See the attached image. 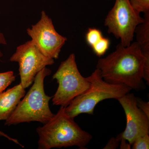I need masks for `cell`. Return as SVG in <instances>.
<instances>
[{"mask_svg": "<svg viewBox=\"0 0 149 149\" xmlns=\"http://www.w3.org/2000/svg\"><path fill=\"white\" fill-rule=\"evenodd\" d=\"M149 63L136 42L125 47L119 43L115 51L99 59L96 67L103 79L112 84H122L136 92L146 89L143 80L145 62Z\"/></svg>", "mask_w": 149, "mask_h": 149, "instance_id": "cell-1", "label": "cell"}, {"mask_svg": "<svg viewBox=\"0 0 149 149\" xmlns=\"http://www.w3.org/2000/svg\"><path fill=\"white\" fill-rule=\"evenodd\" d=\"M65 107L61 106L50 120L37 128L39 137L38 149L72 146L83 148L92 140V135L83 130L66 114Z\"/></svg>", "mask_w": 149, "mask_h": 149, "instance_id": "cell-2", "label": "cell"}, {"mask_svg": "<svg viewBox=\"0 0 149 149\" xmlns=\"http://www.w3.org/2000/svg\"><path fill=\"white\" fill-rule=\"evenodd\" d=\"M51 72L50 70L45 67L37 73L32 87L10 117L5 120V125L10 126L32 121L45 124L53 117L54 114L49 106L52 97L46 95L44 88L45 78Z\"/></svg>", "mask_w": 149, "mask_h": 149, "instance_id": "cell-3", "label": "cell"}, {"mask_svg": "<svg viewBox=\"0 0 149 149\" xmlns=\"http://www.w3.org/2000/svg\"><path fill=\"white\" fill-rule=\"evenodd\" d=\"M86 78L90 82L89 88L65 107L66 114L73 119L82 113L93 115L100 102L107 99L118 100L132 90L125 85L108 83L103 79L97 68Z\"/></svg>", "mask_w": 149, "mask_h": 149, "instance_id": "cell-4", "label": "cell"}, {"mask_svg": "<svg viewBox=\"0 0 149 149\" xmlns=\"http://www.w3.org/2000/svg\"><path fill=\"white\" fill-rule=\"evenodd\" d=\"M52 78L58 84L52 100L54 105L66 107L72 100L85 92L90 85L86 77L80 73L74 54H70L62 62Z\"/></svg>", "mask_w": 149, "mask_h": 149, "instance_id": "cell-5", "label": "cell"}, {"mask_svg": "<svg viewBox=\"0 0 149 149\" xmlns=\"http://www.w3.org/2000/svg\"><path fill=\"white\" fill-rule=\"evenodd\" d=\"M143 21L144 17L133 8L129 0H116L106 17L104 25L108 33L127 47L133 42L136 28Z\"/></svg>", "mask_w": 149, "mask_h": 149, "instance_id": "cell-6", "label": "cell"}, {"mask_svg": "<svg viewBox=\"0 0 149 149\" xmlns=\"http://www.w3.org/2000/svg\"><path fill=\"white\" fill-rule=\"evenodd\" d=\"M10 60L18 63L20 83L24 89L32 85L38 72L54 63V59L44 55L32 40L17 47Z\"/></svg>", "mask_w": 149, "mask_h": 149, "instance_id": "cell-7", "label": "cell"}, {"mask_svg": "<svg viewBox=\"0 0 149 149\" xmlns=\"http://www.w3.org/2000/svg\"><path fill=\"white\" fill-rule=\"evenodd\" d=\"M27 33L44 55L54 59L58 58L61 48L67 40L56 32L52 19L44 11L37 23L27 29Z\"/></svg>", "mask_w": 149, "mask_h": 149, "instance_id": "cell-8", "label": "cell"}, {"mask_svg": "<svg viewBox=\"0 0 149 149\" xmlns=\"http://www.w3.org/2000/svg\"><path fill=\"white\" fill-rule=\"evenodd\" d=\"M125 112L126 125L123 132L118 135L132 145L137 138L149 134V118L139 108L136 103V97L133 93H127L117 100Z\"/></svg>", "mask_w": 149, "mask_h": 149, "instance_id": "cell-9", "label": "cell"}, {"mask_svg": "<svg viewBox=\"0 0 149 149\" xmlns=\"http://www.w3.org/2000/svg\"><path fill=\"white\" fill-rule=\"evenodd\" d=\"M25 93L20 83L0 94V120H6L10 117Z\"/></svg>", "mask_w": 149, "mask_h": 149, "instance_id": "cell-10", "label": "cell"}, {"mask_svg": "<svg viewBox=\"0 0 149 149\" xmlns=\"http://www.w3.org/2000/svg\"><path fill=\"white\" fill-rule=\"evenodd\" d=\"M136 41L146 58H149V13L145 14L144 21L135 31Z\"/></svg>", "mask_w": 149, "mask_h": 149, "instance_id": "cell-11", "label": "cell"}, {"mask_svg": "<svg viewBox=\"0 0 149 149\" xmlns=\"http://www.w3.org/2000/svg\"><path fill=\"white\" fill-rule=\"evenodd\" d=\"M110 40L108 38L103 37L98 42L92 47L93 52L97 56H104L109 48Z\"/></svg>", "mask_w": 149, "mask_h": 149, "instance_id": "cell-12", "label": "cell"}, {"mask_svg": "<svg viewBox=\"0 0 149 149\" xmlns=\"http://www.w3.org/2000/svg\"><path fill=\"white\" fill-rule=\"evenodd\" d=\"M15 80L13 71L0 72V94L3 92Z\"/></svg>", "mask_w": 149, "mask_h": 149, "instance_id": "cell-13", "label": "cell"}, {"mask_svg": "<svg viewBox=\"0 0 149 149\" xmlns=\"http://www.w3.org/2000/svg\"><path fill=\"white\" fill-rule=\"evenodd\" d=\"M103 37L100 29L95 28H89L86 34L87 43L91 47Z\"/></svg>", "mask_w": 149, "mask_h": 149, "instance_id": "cell-14", "label": "cell"}, {"mask_svg": "<svg viewBox=\"0 0 149 149\" xmlns=\"http://www.w3.org/2000/svg\"><path fill=\"white\" fill-rule=\"evenodd\" d=\"M130 5L139 14L149 13V0H129Z\"/></svg>", "mask_w": 149, "mask_h": 149, "instance_id": "cell-15", "label": "cell"}, {"mask_svg": "<svg viewBox=\"0 0 149 149\" xmlns=\"http://www.w3.org/2000/svg\"><path fill=\"white\" fill-rule=\"evenodd\" d=\"M133 149H149V134L137 138L131 145Z\"/></svg>", "mask_w": 149, "mask_h": 149, "instance_id": "cell-16", "label": "cell"}, {"mask_svg": "<svg viewBox=\"0 0 149 149\" xmlns=\"http://www.w3.org/2000/svg\"><path fill=\"white\" fill-rule=\"evenodd\" d=\"M136 103L139 108L149 118V102L144 101L140 98L136 97Z\"/></svg>", "mask_w": 149, "mask_h": 149, "instance_id": "cell-17", "label": "cell"}, {"mask_svg": "<svg viewBox=\"0 0 149 149\" xmlns=\"http://www.w3.org/2000/svg\"><path fill=\"white\" fill-rule=\"evenodd\" d=\"M119 141L116 138L112 137L109 139L107 143L104 147V149H116L119 146Z\"/></svg>", "mask_w": 149, "mask_h": 149, "instance_id": "cell-18", "label": "cell"}, {"mask_svg": "<svg viewBox=\"0 0 149 149\" xmlns=\"http://www.w3.org/2000/svg\"><path fill=\"white\" fill-rule=\"evenodd\" d=\"M119 141L120 144H119L120 149H130L131 148V145L125 139H120Z\"/></svg>", "mask_w": 149, "mask_h": 149, "instance_id": "cell-19", "label": "cell"}, {"mask_svg": "<svg viewBox=\"0 0 149 149\" xmlns=\"http://www.w3.org/2000/svg\"><path fill=\"white\" fill-rule=\"evenodd\" d=\"M0 136H3L5 138H6L8 139L9 141H13L14 143H15L17 145H19V146L22 147V148H24V146H22V145L20 144V143L18 142V141H17L16 139H13V138H11V137L9 136L8 135H7V134H5L4 133H3L2 131H0Z\"/></svg>", "mask_w": 149, "mask_h": 149, "instance_id": "cell-20", "label": "cell"}, {"mask_svg": "<svg viewBox=\"0 0 149 149\" xmlns=\"http://www.w3.org/2000/svg\"><path fill=\"white\" fill-rule=\"evenodd\" d=\"M7 45V42L3 34L0 32V45ZM3 56V54L0 50V59Z\"/></svg>", "mask_w": 149, "mask_h": 149, "instance_id": "cell-21", "label": "cell"}, {"mask_svg": "<svg viewBox=\"0 0 149 149\" xmlns=\"http://www.w3.org/2000/svg\"><path fill=\"white\" fill-rule=\"evenodd\" d=\"M107 1H108V0H107Z\"/></svg>", "mask_w": 149, "mask_h": 149, "instance_id": "cell-22", "label": "cell"}]
</instances>
